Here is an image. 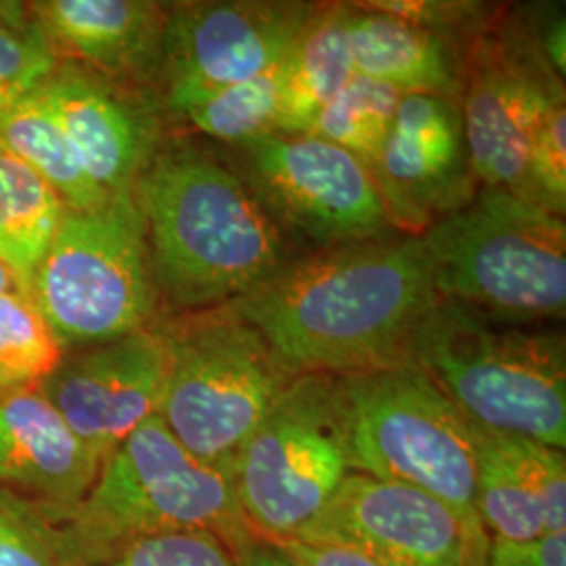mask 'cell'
I'll use <instances>...</instances> for the list:
<instances>
[{"mask_svg": "<svg viewBox=\"0 0 566 566\" xmlns=\"http://www.w3.org/2000/svg\"><path fill=\"white\" fill-rule=\"evenodd\" d=\"M439 303L422 238H380L287 261L231 306L294 376H348L411 364Z\"/></svg>", "mask_w": 566, "mask_h": 566, "instance_id": "1", "label": "cell"}, {"mask_svg": "<svg viewBox=\"0 0 566 566\" xmlns=\"http://www.w3.org/2000/svg\"><path fill=\"white\" fill-rule=\"evenodd\" d=\"M133 198L158 294L181 313L233 303L290 261L282 229L233 166L196 145L158 149Z\"/></svg>", "mask_w": 566, "mask_h": 566, "instance_id": "2", "label": "cell"}, {"mask_svg": "<svg viewBox=\"0 0 566 566\" xmlns=\"http://www.w3.org/2000/svg\"><path fill=\"white\" fill-rule=\"evenodd\" d=\"M525 325L439 298L411 364L479 430L565 449V334Z\"/></svg>", "mask_w": 566, "mask_h": 566, "instance_id": "3", "label": "cell"}, {"mask_svg": "<svg viewBox=\"0 0 566 566\" xmlns=\"http://www.w3.org/2000/svg\"><path fill=\"white\" fill-rule=\"evenodd\" d=\"M57 526L72 566L99 565L166 533L210 531L233 547L252 533L240 514L231 470L189 453L160 416L103 460L84 500Z\"/></svg>", "mask_w": 566, "mask_h": 566, "instance_id": "4", "label": "cell"}, {"mask_svg": "<svg viewBox=\"0 0 566 566\" xmlns=\"http://www.w3.org/2000/svg\"><path fill=\"white\" fill-rule=\"evenodd\" d=\"M420 238L439 298L512 324L565 317V217L544 203L483 187Z\"/></svg>", "mask_w": 566, "mask_h": 566, "instance_id": "5", "label": "cell"}, {"mask_svg": "<svg viewBox=\"0 0 566 566\" xmlns=\"http://www.w3.org/2000/svg\"><path fill=\"white\" fill-rule=\"evenodd\" d=\"M156 325L168 348L158 416L189 453L231 470L296 376L231 304L179 313Z\"/></svg>", "mask_w": 566, "mask_h": 566, "instance_id": "6", "label": "cell"}, {"mask_svg": "<svg viewBox=\"0 0 566 566\" xmlns=\"http://www.w3.org/2000/svg\"><path fill=\"white\" fill-rule=\"evenodd\" d=\"M353 472L416 486L476 514L481 430L416 364L334 376Z\"/></svg>", "mask_w": 566, "mask_h": 566, "instance_id": "7", "label": "cell"}, {"mask_svg": "<svg viewBox=\"0 0 566 566\" xmlns=\"http://www.w3.org/2000/svg\"><path fill=\"white\" fill-rule=\"evenodd\" d=\"M30 298L65 353L158 324L160 294L133 191L65 210Z\"/></svg>", "mask_w": 566, "mask_h": 566, "instance_id": "8", "label": "cell"}, {"mask_svg": "<svg viewBox=\"0 0 566 566\" xmlns=\"http://www.w3.org/2000/svg\"><path fill=\"white\" fill-rule=\"evenodd\" d=\"M353 474L334 376H296L243 443L233 491L245 526L264 539L301 537Z\"/></svg>", "mask_w": 566, "mask_h": 566, "instance_id": "9", "label": "cell"}, {"mask_svg": "<svg viewBox=\"0 0 566 566\" xmlns=\"http://www.w3.org/2000/svg\"><path fill=\"white\" fill-rule=\"evenodd\" d=\"M233 170L283 231L315 250L392 235L371 170L355 156L311 135L269 133L235 145Z\"/></svg>", "mask_w": 566, "mask_h": 566, "instance_id": "10", "label": "cell"}, {"mask_svg": "<svg viewBox=\"0 0 566 566\" xmlns=\"http://www.w3.org/2000/svg\"><path fill=\"white\" fill-rule=\"evenodd\" d=\"M303 542L348 547L380 566H486L481 521L416 486L353 472Z\"/></svg>", "mask_w": 566, "mask_h": 566, "instance_id": "11", "label": "cell"}, {"mask_svg": "<svg viewBox=\"0 0 566 566\" xmlns=\"http://www.w3.org/2000/svg\"><path fill=\"white\" fill-rule=\"evenodd\" d=\"M462 120L472 170L483 187L528 196V149L547 116L565 105L563 76L535 42L481 36L462 70Z\"/></svg>", "mask_w": 566, "mask_h": 566, "instance_id": "12", "label": "cell"}, {"mask_svg": "<svg viewBox=\"0 0 566 566\" xmlns=\"http://www.w3.org/2000/svg\"><path fill=\"white\" fill-rule=\"evenodd\" d=\"M315 9L277 0L168 4L166 93L235 84L271 72L290 57Z\"/></svg>", "mask_w": 566, "mask_h": 566, "instance_id": "13", "label": "cell"}, {"mask_svg": "<svg viewBox=\"0 0 566 566\" xmlns=\"http://www.w3.org/2000/svg\"><path fill=\"white\" fill-rule=\"evenodd\" d=\"M395 229L420 238L479 193L460 103L447 95H403L371 166Z\"/></svg>", "mask_w": 566, "mask_h": 566, "instance_id": "14", "label": "cell"}, {"mask_svg": "<svg viewBox=\"0 0 566 566\" xmlns=\"http://www.w3.org/2000/svg\"><path fill=\"white\" fill-rule=\"evenodd\" d=\"M166 374L168 348L154 325L67 350L41 390L103 464L126 437L158 416Z\"/></svg>", "mask_w": 566, "mask_h": 566, "instance_id": "15", "label": "cell"}, {"mask_svg": "<svg viewBox=\"0 0 566 566\" xmlns=\"http://www.w3.org/2000/svg\"><path fill=\"white\" fill-rule=\"evenodd\" d=\"M60 122L88 177L105 193H128L158 151L156 122L139 103L76 63L61 61L36 93Z\"/></svg>", "mask_w": 566, "mask_h": 566, "instance_id": "16", "label": "cell"}, {"mask_svg": "<svg viewBox=\"0 0 566 566\" xmlns=\"http://www.w3.org/2000/svg\"><path fill=\"white\" fill-rule=\"evenodd\" d=\"M102 460L65 424L41 386L0 392V493L61 523L95 483Z\"/></svg>", "mask_w": 566, "mask_h": 566, "instance_id": "17", "label": "cell"}, {"mask_svg": "<svg viewBox=\"0 0 566 566\" xmlns=\"http://www.w3.org/2000/svg\"><path fill=\"white\" fill-rule=\"evenodd\" d=\"M28 9L61 61L70 60L114 84L163 76L168 4L39 0L28 2Z\"/></svg>", "mask_w": 566, "mask_h": 566, "instance_id": "18", "label": "cell"}, {"mask_svg": "<svg viewBox=\"0 0 566 566\" xmlns=\"http://www.w3.org/2000/svg\"><path fill=\"white\" fill-rule=\"evenodd\" d=\"M348 44L355 74L401 95H447L460 88L462 61L441 32L359 2L348 9Z\"/></svg>", "mask_w": 566, "mask_h": 566, "instance_id": "19", "label": "cell"}, {"mask_svg": "<svg viewBox=\"0 0 566 566\" xmlns=\"http://www.w3.org/2000/svg\"><path fill=\"white\" fill-rule=\"evenodd\" d=\"M346 20L348 9L343 4L315 9L285 61L275 133L306 135L319 112L353 78Z\"/></svg>", "mask_w": 566, "mask_h": 566, "instance_id": "20", "label": "cell"}, {"mask_svg": "<svg viewBox=\"0 0 566 566\" xmlns=\"http://www.w3.org/2000/svg\"><path fill=\"white\" fill-rule=\"evenodd\" d=\"M528 441L510 434H479L476 514L489 539L533 542L547 535L535 497Z\"/></svg>", "mask_w": 566, "mask_h": 566, "instance_id": "21", "label": "cell"}, {"mask_svg": "<svg viewBox=\"0 0 566 566\" xmlns=\"http://www.w3.org/2000/svg\"><path fill=\"white\" fill-rule=\"evenodd\" d=\"M0 154L36 172L67 208L88 210L112 198L88 177L60 122L36 93L0 116Z\"/></svg>", "mask_w": 566, "mask_h": 566, "instance_id": "22", "label": "cell"}, {"mask_svg": "<svg viewBox=\"0 0 566 566\" xmlns=\"http://www.w3.org/2000/svg\"><path fill=\"white\" fill-rule=\"evenodd\" d=\"M65 210L67 206L36 172L0 154V263L25 296Z\"/></svg>", "mask_w": 566, "mask_h": 566, "instance_id": "23", "label": "cell"}, {"mask_svg": "<svg viewBox=\"0 0 566 566\" xmlns=\"http://www.w3.org/2000/svg\"><path fill=\"white\" fill-rule=\"evenodd\" d=\"M285 61L250 81L166 93L168 107L217 142L259 139L277 128Z\"/></svg>", "mask_w": 566, "mask_h": 566, "instance_id": "24", "label": "cell"}, {"mask_svg": "<svg viewBox=\"0 0 566 566\" xmlns=\"http://www.w3.org/2000/svg\"><path fill=\"white\" fill-rule=\"evenodd\" d=\"M401 97L403 95L388 84L353 74L343 91L319 112L306 135L340 147L371 170L390 133Z\"/></svg>", "mask_w": 566, "mask_h": 566, "instance_id": "25", "label": "cell"}, {"mask_svg": "<svg viewBox=\"0 0 566 566\" xmlns=\"http://www.w3.org/2000/svg\"><path fill=\"white\" fill-rule=\"evenodd\" d=\"M65 348L20 290L0 294V392L41 386Z\"/></svg>", "mask_w": 566, "mask_h": 566, "instance_id": "26", "label": "cell"}, {"mask_svg": "<svg viewBox=\"0 0 566 566\" xmlns=\"http://www.w3.org/2000/svg\"><path fill=\"white\" fill-rule=\"evenodd\" d=\"M60 63L28 2H0V116L39 93Z\"/></svg>", "mask_w": 566, "mask_h": 566, "instance_id": "27", "label": "cell"}, {"mask_svg": "<svg viewBox=\"0 0 566 566\" xmlns=\"http://www.w3.org/2000/svg\"><path fill=\"white\" fill-rule=\"evenodd\" d=\"M0 566H72L55 518L7 493H0Z\"/></svg>", "mask_w": 566, "mask_h": 566, "instance_id": "28", "label": "cell"}, {"mask_svg": "<svg viewBox=\"0 0 566 566\" xmlns=\"http://www.w3.org/2000/svg\"><path fill=\"white\" fill-rule=\"evenodd\" d=\"M93 566H240V560L221 535L181 531L135 542Z\"/></svg>", "mask_w": 566, "mask_h": 566, "instance_id": "29", "label": "cell"}, {"mask_svg": "<svg viewBox=\"0 0 566 566\" xmlns=\"http://www.w3.org/2000/svg\"><path fill=\"white\" fill-rule=\"evenodd\" d=\"M528 196L565 217L566 107H556L537 128L528 149Z\"/></svg>", "mask_w": 566, "mask_h": 566, "instance_id": "30", "label": "cell"}, {"mask_svg": "<svg viewBox=\"0 0 566 566\" xmlns=\"http://www.w3.org/2000/svg\"><path fill=\"white\" fill-rule=\"evenodd\" d=\"M365 7L413 21L428 30L447 34L460 28H474L485 13L483 4L476 2H439V0H376L364 2Z\"/></svg>", "mask_w": 566, "mask_h": 566, "instance_id": "31", "label": "cell"}, {"mask_svg": "<svg viewBox=\"0 0 566 566\" xmlns=\"http://www.w3.org/2000/svg\"><path fill=\"white\" fill-rule=\"evenodd\" d=\"M486 566H566V531L523 544L491 539Z\"/></svg>", "mask_w": 566, "mask_h": 566, "instance_id": "32", "label": "cell"}, {"mask_svg": "<svg viewBox=\"0 0 566 566\" xmlns=\"http://www.w3.org/2000/svg\"><path fill=\"white\" fill-rule=\"evenodd\" d=\"M296 566H380L348 547L319 542L287 539L277 542Z\"/></svg>", "mask_w": 566, "mask_h": 566, "instance_id": "33", "label": "cell"}, {"mask_svg": "<svg viewBox=\"0 0 566 566\" xmlns=\"http://www.w3.org/2000/svg\"><path fill=\"white\" fill-rule=\"evenodd\" d=\"M240 566H296L277 542L250 533L235 546Z\"/></svg>", "mask_w": 566, "mask_h": 566, "instance_id": "34", "label": "cell"}, {"mask_svg": "<svg viewBox=\"0 0 566 566\" xmlns=\"http://www.w3.org/2000/svg\"><path fill=\"white\" fill-rule=\"evenodd\" d=\"M11 290H20V287H18V283L13 280L11 271H9L4 264L0 263V294L11 292Z\"/></svg>", "mask_w": 566, "mask_h": 566, "instance_id": "35", "label": "cell"}]
</instances>
